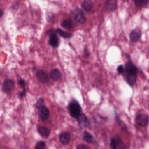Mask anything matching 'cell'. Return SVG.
Returning <instances> with one entry per match:
<instances>
[{
  "label": "cell",
  "mask_w": 149,
  "mask_h": 149,
  "mask_svg": "<svg viewBox=\"0 0 149 149\" xmlns=\"http://www.w3.org/2000/svg\"><path fill=\"white\" fill-rule=\"evenodd\" d=\"M129 57V55H127V58H128L127 62L124 66L123 65H119L117 70L118 73L122 75L125 81L128 85L133 86L137 80L138 68Z\"/></svg>",
  "instance_id": "1"
},
{
  "label": "cell",
  "mask_w": 149,
  "mask_h": 149,
  "mask_svg": "<svg viewBox=\"0 0 149 149\" xmlns=\"http://www.w3.org/2000/svg\"><path fill=\"white\" fill-rule=\"evenodd\" d=\"M68 110L72 117L77 119L81 114V108L76 100H72L68 105Z\"/></svg>",
  "instance_id": "2"
},
{
  "label": "cell",
  "mask_w": 149,
  "mask_h": 149,
  "mask_svg": "<svg viewBox=\"0 0 149 149\" xmlns=\"http://www.w3.org/2000/svg\"><path fill=\"white\" fill-rule=\"evenodd\" d=\"M72 15L73 22L76 25H79L84 24L86 21V18L83 10L79 8H75L73 11Z\"/></svg>",
  "instance_id": "3"
},
{
  "label": "cell",
  "mask_w": 149,
  "mask_h": 149,
  "mask_svg": "<svg viewBox=\"0 0 149 149\" xmlns=\"http://www.w3.org/2000/svg\"><path fill=\"white\" fill-rule=\"evenodd\" d=\"M57 30L50 29L46 32V35L50 37L49 44L54 48H57L59 45V39L57 35Z\"/></svg>",
  "instance_id": "4"
},
{
  "label": "cell",
  "mask_w": 149,
  "mask_h": 149,
  "mask_svg": "<svg viewBox=\"0 0 149 149\" xmlns=\"http://www.w3.org/2000/svg\"><path fill=\"white\" fill-rule=\"evenodd\" d=\"M38 110V115L41 120H46L50 116V111L45 104L37 108Z\"/></svg>",
  "instance_id": "5"
},
{
  "label": "cell",
  "mask_w": 149,
  "mask_h": 149,
  "mask_svg": "<svg viewBox=\"0 0 149 149\" xmlns=\"http://www.w3.org/2000/svg\"><path fill=\"white\" fill-rule=\"evenodd\" d=\"M136 122L141 127H146L149 122V116L147 115L141 114L138 115L136 118Z\"/></svg>",
  "instance_id": "6"
},
{
  "label": "cell",
  "mask_w": 149,
  "mask_h": 149,
  "mask_svg": "<svg viewBox=\"0 0 149 149\" xmlns=\"http://www.w3.org/2000/svg\"><path fill=\"white\" fill-rule=\"evenodd\" d=\"M14 86V81L10 79H7L4 81L2 86V90L4 93H8L12 90Z\"/></svg>",
  "instance_id": "7"
},
{
  "label": "cell",
  "mask_w": 149,
  "mask_h": 149,
  "mask_svg": "<svg viewBox=\"0 0 149 149\" xmlns=\"http://www.w3.org/2000/svg\"><path fill=\"white\" fill-rule=\"evenodd\" d=\"M142 32L139 29H135L131 31L129 35L130 40L134 42H138L141 36Z\"/></svg>",
  "instance_id": "8"
},
{
  "label": "cell",
  "mask_w": 149,
  "mask_h": 149,
  "mask_svg": "<svg viewBox=\"0 0 149 149\" xmlns=\"http://www.w3.org/2000/svg\"><path fill=\"white\" fill-rule=\"evenodd\" d=\"M79 124L81 127H87L90 125V121L85 115L81 113L80 115L77 119Z\"/></svg>",
  "instance_id": "9"
},
{
  "label": "cell",
  "mask_w": 149,
  "mask_h": 149,
  "mask_svg": "<svg viewBox=\"0 0 149 149\" xmlns=\"http://www.w3.org/2000/svg\"><path fill=\"white\" fill-rule=\"evenodd\" d=\"M36 76L38 79L43 83H46L49 81V76L48 74L43 70H40L37 72Z\"/></svg>",
  "instance_id": "10"
},
{
  "label": "cell",
  "mask_w": 149,
  "mask_h": 149,
  "mask_svg": "<svg viewBox=\"0 0 149 149\" xmlns=\"http://www.w3.org/2000/svg\"><path fill=\"white\" fill-rule=\"evenodd\" d=\"M117 0H107L106 8L109 11H113L117 8Z\"/></svg>",
  "instance_id": "11"
},
{
  "label": "cell",
  "mask_w": 149,
  "mask_h": 149,
  "mask_svg": "<svg viewBox=\"0 0 149 149\" xmlns=\"http://www.w3.org/2000/svg\"><path fill=\"white\" fill-rule=\"evenodd\" d=\"M62 74L60 70L58 69H54L51 71L50 76L52 79L54 81H57L62 77Z\"/></svg>",
  "instance_id": "12"
},
{
  "label": "cell",
  "mask_w": 149,
  "mask_h": 149,
  "mask_svg": "<svg viewBox=\"0 0 149 149\" xmlns=\"http://www.w3.org/2000/svg\"><path fill=\"white\" fill-rule=\"evenodd\" d=\"M59 141L64 145L68 144L71 140V136L69 133L64 132L62 133L59 136Z\"/></svg>",
  "instance_id": "13"
},
{
  "label": "cell",
  "mask_w": 149,
  "mask_h": 149,
  "mask_svg": "<svg viewBox=\"0 0 149 149\" xmlns=\"http://www.w3.org/2000/svg\"><path fill=\"white\" fill-rule=\"evenodd\" d=\"M92 2L91 0H85L82 3V8L86 12H90L92 8Z\"/></svg>",
  "instance_id": "14"
},
{
  "label": "cell",
  "mask_w": 149,
  "mask_h": 149,
  "mask_svg": "<svg viewBox=\"0 0 149 149\" xmlns=\"http://www.w3.org/2000/svg\"><path fill=\"white\" fill-rule=\"evenodd\" d=\"M38 133L44 138H47L50 135V130L47 128L43 126L39 127L38 128Z\"/></svg>",
  "instance_id": "15"
},
{
  "label": "cell",
  "mask_w": 149,
  "mask_h": 149,
  "mask_svg": "<svg viewBox=\"0 0 149 149\" xmlns=\"http://www.w3.org/2000/svg\"><path fill=\"white\" fill-rule=\"evenodd\" d=\"M83 140L89 143H94L95 140L93 136L88 132H84L83 136Z\"/></svg>",
  "instance_id": "16"
},
{
  "label": "cell",
  "mask_w": 149,
  "mask_h": 149,
  "mask_svg": "<svg viewBox=\"0 0 149 149\" xmlns=\"http://www.w3.org/2000/svg\"><path fill=\"white\" fill-rule=\"evenodd\" d=\"M18 84L20 86L23 88L22 92L19 94V96L21 98H23L26 95V87H25V82L23 79H21L18 80Z\"/></svg>",
  "instance_id": "17"
},
{
  "label": "cell",
  "mask_w": 149,
  "mask_h": 149,
  "mask_svg": "<svg viewBox=\"0 0 149 149\" xmlns=\"http://www.w3.org/2000/svg\"><path fill=\"white\" fill-rule=\"evenodd\" d=\"M62 26L66 29H71L73 27V22L70 19H66L64 20L62 23Z\"/></svg>",
  "instance_id": "18"
},
{
  "label": "cell",
  "mask_w": 149,
  "mask_h": 149,
  "mask_svg": "<svg viewBox=\"0 0 149 149\" xmlns=\"http://www.w3.org/2000/svg\"><path fill=\"white\" fill-rule=\"evenodd\" d=\"M59 36L64 38H70L72 37V35L68 32H66L60 29H58L57 30Z\"/></svg>",
  "instance_id": "19"
},
{
  "label": "cell",
  "mask_w": 149,
  "mask_h": 149,
  "mask_svg": "<svg viewBox=\"0 0 149 149\" xmlns=\"http://www.w3.org/2000/svg\"><path fill=\"white\" fill-rule=\"evenodd\" d=\"M134 1L137 7H142L145 6L148 3L149 0H134Z\"/></svg>",
  "instance_id": "20"
},
{
  "label": "cell",
  "mask_w": 149,
  "mask_h": 149,
  "mask_svg": "<svg viewBox=\"0 0 149 149\" xmlns=\"http://www.w3.org/2000/svg\"><path fill=\"white\" fill-rule=\"evenodd\" d=\"M119 142L115 138H112L110 141V147L111 149H117Z\"/></svg>",
  "instance_id": "21"
},
{
  "label": "cell",
  "mask_w": 149,
  "mask_h": 149,
  "mask_svg": "<svg viewBox=\"0 0 149 149\" xmlns=\"http://www.w3.org/2000/svg\"><path fill=\"white\" fill-rule=\"evenodd\" d=\"M115 119H116L117 123H118L119 126H120L122 129L124 130L126 128V125H125V123L120 119V117H119V116H118L117 114H116V116H115Z\"/></svg>",
  "instance_id": "22"
},
{
  "label": "cell",
  "mask_w": 149,
  "mask_h": 149,
  "mask_svg": "<svg viewBox=\"0 0 149 149\" xmlns=\"http://www.w3.org/2000/svg\"><path fill=\"white\" fill-rule=\"evenodd\" d=\"M45 143L44 142L40 141L36 145V149H45Z\"/></svg>",
  "instance_id": "23"
},
{
  "label": "cell",
  "mask_w": 149,
  "mask_h": 149,
  "mask_svg": "<svg viewBox=\"0 0 149 149\" xmlns=\"http://www.w3.org/2000/svg\"><path fill=\"white\" fill-rule=\"evenodd\" d=\"M45 104L44 100L43 98H39L38 100L36 103V106L37 108L38 107L42 106V105Z\"/></svg>",
  "instance_id": "24"
},
{
  "label": "cell",
  "mask_w": 149,
  "mask_h": 149,
  "mask_svg": "<svg viewBox=\"0 0 149 149\" xmlns=\"http://www.w3.org/2000/svg\"><path fill=\"white\" fill-rule=\"evenodd\" d=\"M77 149H90L86 145L84 144H80L77 147Z\"/></svg>",
  "instance_id": "25"
},
{
  "label": "cell",
  "mask_w": 149,
  "mask_h": 149,
  "mask_svg": "<svg viewBox=\"0 0 149 149\" xmlns=\"http://www.w3.org/2000/svg\"><path fill=\"white\" fill-rule=\"evenodd\" d=\"M84 56L87 57L89 56V55H90L89 52H88V50H87V49H85L84 50Z\"/></svg>",
  "instance_id": "26"
}]
</instances>
